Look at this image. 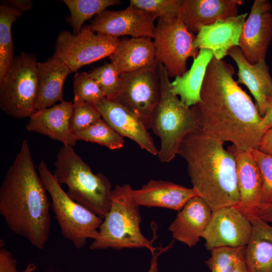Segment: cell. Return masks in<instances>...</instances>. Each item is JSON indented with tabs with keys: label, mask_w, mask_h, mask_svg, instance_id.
<instances>
[{
	"label": "cell",
	"mask_w": 272,
	"mask_h": 272,
	"mask_svg": "<svg viewBox=\"0 0 272 272\" xmlns=\"http://www.w3.org/2000/svg\"><path fill=\"white\" fill-rule=\"evenodd\" d=\"M17 262L10 251L3 247H1L0 272H34L36 269V265L31 263L23 270L18 271L17 269Z\"/></svg>",
	"instance_id": "obj_36"
},
{
	"label": "cell",
	"mask_w": 272,
	"mask_h": 272,
	"mask_svg": "<svg viewBox=\"0 0 272 272\" xmlns=\"http://www.w3.org/2000/svg\"><path fill=\"white\" fill-rule=\"evenodd\" d=\"M109 58L120 75L152 66L157 62L154 42L150 37L120 40Z\"/></svg>",
	"instance_id": "obj_23"
},
{
	"label": "cell",
	"mask_w": 272,
	"mask_h": 272,
	"mask_svg": "<svg viewBox=\"0 0 272 272\" xmlns=\"http://www.w3.org/2000/svg\"><path fill=\"white\" fill-rule=\"evenodd\" d=\"M38 173L50 195L51 208L63 237L78 249L85 245L88 239H97L103 219L71 199L43 160L39 163Z\"/></svg>",
	"instance_id": "obj_7"
},
{
	"label": "cell",
	"mask_w": 272,
	"mask_h": 272,
	"mask_svg": "<svg viewBox=\"0 0 272 272\" xmlns=\"http://www.w3.org/2000/svg\"><path fill=\"white\" fill-rule=\"evenodd\" d=\"M95 106L101 118L118 134L132 140L151 154L158 155L159 151L148 129L135 114L114 100L106 97Z\"/></svg>",
	"instance_id": "obj_15"
},
{
	"label": "cell",
	"mask_w": 272,
	"mask_h": 272,
	"mask_svg": "<svg viewBox=\"0 0 272 272\" xmlns=\"http://www.w3.org/2000/svg\"><path fill=\"white\" fill-rule=\"evenodd\" d=\"M37 61L34 55L22 52L0 86V107L14 118L30 117L36 111L38 93Z\"/></svg>",
	"instance_id": "obj_8"
},
{
	"label": "cell",
	"mask_w": 272,
	"mask_h": 272,
	"mask_svg": "<svg viewBox=\"0 0 272 272\" xmlns=\"http://www.w3.org/2000/svg\"><path fill=\"white\" fill-rule=\"evenodd\" d=\"M174 241L171 242L168 246L163 248L160 246L158 248H156L154 250L151 251L152 258L149 269L147 272H158V256L163 252L167 251L173 245Z\"/></svg>",
	"instance_id": "obj_38"
},
{
	"label": "cell",
	"mask_w": 272,
	"mask_h": 272,
	"mask_svg": "<svg viewBox=\"0 0 272 272\" xmlns=\"http://www.w3.org/2000/svg\"><path fill=\"white\" fill-rule=\"evenodd\" d=\"M212 211L199 196L190 199L178 212L168 227L173 238L191 248L197 244L208 227Z\"/></svg>",
	"instance_id": "obj_20"
},
{
	"label": "cell",
	"mask_w": 272,
	"mask_h": 272,
	"mask_svg": "<svg viewBox=\"0 0 272 272\" xmlns=\"http://www.w3.org/2000/svg\"><path fill=\"white\" fill-rule=\"evenodd\" d=\"M228 54L238 66L237 83L248 88L256 101L259 114L263 117L272 104V78L265 59L250 63L238 46L232 48Z\"/></svg>",
	"instance_id": "obj_18"
},
{
	"label": "cell",
	"mask_w": 272,
	"mask_h": 272,
	"mask_svg": "<svg viewBox=\"0 0 272 272\" xmlns=\"http://www.w3.org/2000/svg\"><path fill=\"white\" fill-rule=\"evenodd\" d=\"M133 199L139 206L164 208L180 211L192 198L198 196L192 188L164 180H150L141 188L132 189Z\"/></svg>",
	"instance_id": "obj_22"
},
{
	"label": "cell",
	"mask_w": 272,
	"mask_h": 272,
	"mask_svg": "<svg viewBox=\"0 0 272 272\" xmlns=\"http://www.w3.org/2000/svg\"><path fill=\"white\" fill-rule=\"evenodd\" d=\"M247 17V13H244L200 27L195 36L194 46L198 49L211 50L216 59H222L232 48L239 47Z\"/></svg>",
	"instance_id": "obj_17"
},
{
	"label": "cell",
	"mask_w": 272,
	"mask_h": 272,
	"mask_svg": "<svg viewBox=\"0 0 272 272\" xmlns=\"http://www.w3.org/2000/svg\"><path fill=\"white\" fill-rule=\"evenodd\" d=\"M157 17L130 4L119 11L106 10L95 16L89 28L94 32L118 38L150 37L154 36Z\"/></svg>",
	"instance_id": "obj_13"
},
{
	"label": "cell",
	"mask_w": 272,
	"mask_h": 272,
	"mask_svg": "<svg viewBox=\"0 0 272 272\" xmlns=\"http://www.w3.org/2000/svg\"><path fill=\"white\" fill-rule=\"evenodd\" d=\"M182 0H130L129 4L155 15L157 19L178 17Z\"/></svg>",
	"instance_id": "obj_33"
},
{
	"label": "cell",
	"mask_w": 272,
	"mask_h": 272,
	"mask_svg": "<svg viewBox=\"0 0 272 272\" xmlns=\"http://www.w3.org/2000/svg\"><path fill=\"white\" fill-rule=\"evenodd\" d=\"M53 173L58 182L67 186L73 200L104 218L111 207V184L103 174H94L73 146L61 147Z\"/></svg>",
	"instance_id": "obj_5"
},
{
	"label": "cell",
	"mask_w": 272,
	"mask_h": 272,
	"mask_svg": "<svg viewBox=\"0 0 272 272\" xmlns=\"http://www.w3.org/2000/svg\"><path fill=\"white\" fill-rule=\"evenodd\" d=\"M70 12L68 21L73 34L79 33L84 23L100 14L111 6L120 4L119 0H63Z\"/></svg>",
	"instance_id": "obj_28"
},
{
	"label": "cell",
	"mask_w": 272,
	"mask_h": 272,
	"mask_svg": "<svg viewBox=\"0 0 272 272\" xmlns=\"http://www.w3.org/2000/svg\"><path fill=\"white\" fill-rule=\"evenodd\" d=\"M261 124L264 132L272 127V104L262 117Z\"/></svg>",
	"instance_id": "obj_41"
},
{
	"label": "cell",
	"mask_w": 272,
	"mask_h": 272,
	"mask_svg": "<svg viewBox=\"0 0 272 272\" xmlns=\"http://www.w3.org/2000/svg\"><path fill=\"white\" fill-rule=\"evenodd\" d=\"M158 61L153 66L120 75L121 89L114 99L135 114L150 128L152 114L160 97Z\"/></svg>",
	"instance_id": "obj_11"
},
{
	"label": "cell",
	"mask_w": 272,
	"mask_h": 272,
	"mask_svg": "<svg viewBox=\"0 0 272 272\" xmlns=\"http://www.w3.org/2000/svg\"><path fill=\"white\" fill-rule=\"evenodd\" d=\"M232 65L213 56L193 106L202 130L239 150L258 149L264 133L262 117L251 97L233 78Z\"/></svg>",
	"instance_id": "obj_1"
},
{
	"label": "cell",
	"mask_w": 272,
	"mask_h": 272,
	"mask_svg": "<svg viewBox=\"0 0 272 272\" xmlns=\"http://www.w3.org/2000/svg\"><path fill=\"white\" fill-rule=\"evenodd\" d=\"M24 139L0 187V214L14 233L42 249L50 232L51 203Z\"/></svg>",
	"instance_id": "obj_2"
},
{
	"label": "cell",
	"mask_w": 272,
	"mask_h": 272,
	"mask_svg": "<svg viewBox=\"0 0 272 272\" xmlns=\"http://www.w3.org/2000/svg\"><path fill=\"white\" fill-rule=\"evenodd\" d=\"M223 144L201 130L186 135L178 152L193 188L212 212L239 202L235 159Z\"/></svg>",
	"instance_id": "obj_3"
},
{
	"label": "cell",
	"mask_w": 272,
	"mask_h": 272,
	"mask_svg": "<svg viewBox=\"0 0 272 272\" xmlns=\"http://www.w3.org/2000/svg\"><path fill=\"white\" fill-rule=\"evenodd\" d=\"M242 0H182L178 18L191 33L216 21L239 15Z\"/></svg>",
	"instance_id": "obj_19"
},
{
	"label": "cell",
	"mask_w": 272,
	"mask_h": 272,
	"mask_svg": "<svg viewBox=\"0 0 272 272\" xmlns=\"http://www.w3.org/2000/svg\"><path fill=\"white\" fill-rule=\"evenodd\" d=\"M258 149L262 153L272 155V127L263 134Z\"/></svg>",
	"instance_id": "obj_37"
},
{
	"label": "cell",
	"mask_w": 272,
	"mask_h": 272,
	"mask_svg": "<svg viewBox=\"0 0 272 272\" xmlns=\"http://www.w3.org/2000/svg\"><path fill=\"white\" fill-rule=\"evenodd\" d=\"M129 184L116 185L112 190L111 207L99 229V237L91 244V250L112 248H156L142 234L139 206L133 198Z\"/></svg>",
	"instance_id": "obj_6"
},
{
	"label": "cell",
	"mask_w": 272,
	"mask_h": 272,
	"mask_svg": "<svg viewBox=\"0 0 272 272\" xmlns=\"http://www.w3.org/2000/svg\"><path fill=\"white\" fill-rule=\"evenodd\" d=\"M195 35L178 18L158 19L153 38L156 58L169 77L182 75L189 57L195 58L199 49L193 45Z\"/></svg>",
	"instance_id": "obj_9"
},
{
	"label": "cell",
	"mask_w": 272,
	"mask_h": 272,
	"mask_svg": "<svg viewBox=\"0 0 272 272\" xmlns=\"http://www.w3.org/2000/svg\"><path fill=\"white\" fill-rule=\"evenodd\" d=\"M72 73L59 59L51 57L37 63L38 93L36 110L46 108L63 100V87L68 75Z\"/></svg>",
	"instance_id": "obj_24"
},
{
	"label": "cell",
	"mask_w": 272,
	"mask_h": 272,
	"mask_svg": "<svg viewBox=\"0 0 272 272\" xmlns=\"http://www.w3.org/2000/svg\"><path fill=\"white\" fill-rule=\"evenodd\" d=\"M101 118L95 106L88 102H73L70 130L73 134L88 128Z\"/></svg>",
	"instance_id": "obj_34"
},
{
	"label": "cell",
	"mask_w": 272,
	"mask_h": 272,
	"mask_svg": "<svg viewBox=\"0 0 272 272\" xmlns=\"http://www.w3.org/2000/svg\"><path fill=\"white\" fill-rule=\"evenodd\" d=\"M120 41L118 38L95 33L86 25L77 34L61 31L52 57L60 59L75 72L85 65L109 57Z\"/></svg>",
	"instance_id": "obj_10"
},
{
	"label": "cell",
	"mask_w": 272,
	"mask_h": 272,
	"mask_svg": "<svg viewBox=\"0 0 272 272\" xmlns=\"http://www.w3.org/2000/svg\"><path fill=\"white\" fill-rule=\"evenodd\" d=\"M271 41V4L267 0H255L244 23L239 47L246 60L254 64L265 59Z\"/></svg>",
	"instance_id": "obj_14"
},
{
	"label": "cell",
	"mask_w": 272,
	"mask_h": 272,
	"mask_svg": "<svg viewBox=\"0 0 272 272\" xmlns=\"http://www.w3.org/2000/svg\"><path fill=\"white\" fill-rule=\"evenodd\" d=\"M73 102H88L95 105L106 97L98 84L88 73H76L74 77Z\"/></svg>",
	"instance_id": "obj_32"
},
{
	"label": "cell",
	"mask_w": 272,
	"mask_h": 272,
	"mask_svg": "<svg viewBox=\"0 0 272 272\" xmlns=\"http://www.w3.org/2000/svg\"><path fill=\"white\" fill-rule=\"evenodd\" d=\"M160 84L159 101L152 114L150 128L161 140L158 156L162 162H169L178 154L179 147L188 134L202 130L192 107L185 106L172 91L169 76L164 66L158 61Z\"/></svg>",
	"instance_id": "obj_4"
},
{
	"label": "cell",
	"mask_w": 272,
	"mask_h": 272,
	"mask_svg": "<svg viewBox=\"0 0 272 272\" xmlns=\"http://www.w3.org/2000/svg\"><path fill=\"white\" fill-rule=\"evenodd\" d=\"M75 140L97 143L114 150L123 148V137L102 118L86 129L73 134Z\"/></svg>",
	"instance_id": "obj_29"
},
{
	"label": "cell",
	"mask_w": 272,
	"mask_h": 272,
	"mask_svg": "<svg viewBox=\"0 0 272 272\" xmlns=\"http://www.w3.org/2000/svg\"><path fill=\"white\" fill-rule=\"evenodd\" d=\"M257 161L262 178L261 205L272 203V155L261 152L258 149L251 150Z\"/></svg>",
	"instance_id": "obj_35"
},
{
	"label": "cell",
	"mask_w": 272,
	"mask_h": 272,
	"mask_svg": "<svg viewBox=\"0 0 272 272\" xmlns=\"http://www.w3.org/2000/svg\"><path fill=\"white\" fill-rule=\"evenodd\" d=\"M73 103L62 101L59 104L36 110L30 117L26 129L60 141L64 146H74L76 143L70 130V120Z\"/></svg>",
	"instance_id": "obj_21"
},
{
	"label": "cell",
	"mask_w": 272,
	"mask_h": 272,
	"mask_svg": "<svg viewBox=\"0 0 272 272\" xmlns=\"http://www.w3.org/2000/svg\"><path fill=\"white\" fill-rule=\"evenodd\" d=\"M252 234L244 259L248 272H272V226L256 215H247Z\"/></svg>",
	"instance_id": "obj_25"
},
{
	"label": "cell",
	"mask_w": 272,
	"mask_h": 272,
	"mask_svg": "<svg viewBox=\"0 0 272 272\" xmlns=\"http://www.w3.org/2000/svg\"><path fill=\"white\" fill-rule=\"evenodd\" d=\"M22 14L5 4L0 6V86L5 81L15 58L12 24Z\"/></svg>",
	"instance_id": "obj_27"
},
{
	"label": "cell",
	"mask_w": 272,
	"mask_h": 272,
	"mask_svg": "<svg viewBox=\"0 0 272 272\" xmlns=\"http://www.w3.org/2000/svg\"><path fill=\"white\" fill-rule=\"evenodd\" d=\"M214 56L211 50L200 49L189 70L171 82L172 92L188 107L200 101V93L207 67Z\"/></svg>",
	"instance_id": "obj_26"
},
{
	"label": "cell",
	"mask_w": 272,
	"mask_h": 272,
	"mask_svg": "<svg viewBox=\"0 0 272 272\" xmlns=\"http://www.w3.org/2000/svg\"><path fill=\"white\" fill-rule=\"evenodd\" d=\"M232 272H248L244 257L238 261Z\"/></svg>",
	"instance_id": "obj_42"
},
{
	"label": "cell",
	"mask_w": 272,
	"mask_h": 272,
	"mask_svg": "<svg viewBox=\"0 0 272 272\" xmlns=\"http://www.w3.org/2000/svg\"><path fill=\"white\" fill-rule=\"evenodd\" d=\"M228 150L235 159L239 193L237 206L247 215H256L261 206L263 185L259 165L251 151L239 150L233 145Z\"/></svg>",
	"instance_id": "obj_16"
},
{
	"label": "cell",
	"mask_w": 272,
	"mask_h": 272,
	"mask_svg": "<svg viewBox=\"0 0 272 272\" xmlns=\"http://www.w3.org/2000/svg\"><path fill=\"white\" fill-rule=\"evenodd\" d=\"M88 75L98 84L106 98L114 100L118 95L121 81L120 74L112 63H105L93 69Z\"/></svg>",
	"instance_id": "obj_30"
},
{
	"label": "cell",
	"mask_w": 272,
	"mask_h": 272,
	"mask_svg": "<svg viewBox=\"0 0 272 272\" xmlns=\"http://www.w3.org/2000/svg\"><path fill=\"white\" fill-rule=\"evenodd\" d=\"M3 3L21 12L29 11L33 6L31 0H5Z\"/></svg>",
	"instance_id": "obj_39"
},
{
	"label": "cell",
	"mask_w": 272,
	"mask_h": 272,
	"mask_svg": "<svg viewBox=\"0 0 272 272\" xmlns=\"http://www.w3.org/2000/svg\"><path fill=\"white\" fill-rule=\"evenodd\" d=\"M245 247H222L211 250L205 263L211 272H232L238 261L244 257Z\"/></svg>",
	"instance_id": "obj_31"
},
{
	"label": "cell",
	"mask_w": 272,
	"mask_h": 272,
	"mask_svg": "<svg viewBox=\"0 0 272 272\" xmlns=\"http://www.w3.org/2000/svg\"><path fill=\"white\" fill-rule=\"evenodd\" d=\"M248 216L237 206L223 207L212 212L210 222L201 238L207 250L246 246L252 234Z\"/></svg>",
	"instance_id": "obj_12"
},
{
	"label": "cell",
	"mask_w": 272,
	"mask_h": 272,
	"mask_svg": "<svg viewBox=\"0 0 272 272\" xmlns=\"http://www.w3.org/2000/svg\"><path fill=\"white\" fill-rule=\"evenodd\" d=\"M256 215L266 222L272 223V203L261 205Z\"/></svg>",
	"instance_id": "obj_40"
}]
</instances>
